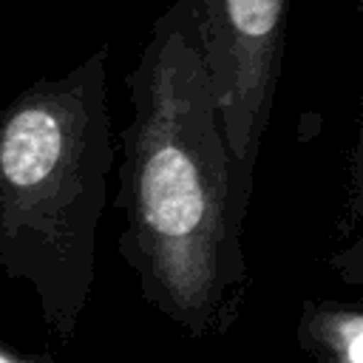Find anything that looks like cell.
<instances>
[{
	"label": "cell",
	"instance_id": "cell-1",
	"mask_svg": "<svg viewBox=\"0 0 363 363\" xmlns=\"http://www.w3.org/2000/svg\"><path fill=\"white\" fill-rule=\"evenodd\" d=\"M128 85V258L173 318L207 323L230 278L233 156L218 125L196 0H173L156 17Z\"/></svg>",
	"mask_w": 363,
	"mask_h": 363
},
{
	"label": "cell",
	"instance_id": "cell-6",
	"mask_svg": "<svg viewBox=\"0 0 363 363\" xmlns=\"http://www.w3.org/2000/svg\"><path fill=\"white\" fill-rule=\"evenodd\" d=\"M357 9H363V0H357Z\"/></svg>",
	"mask_w": 363,
	"mask_h": 363
},
{
	"label": "cell",
	"instance_id": "cell-4",
	"mask_svg": "<svg viewBox=\"0 0 363 363\" xmlns=\"http://www.w3.org/2000/svg\"><path fill=\"white\" fill-rule=\"evenodd\" d=\"M315 337L326 363H363V312H318Z\"/></svg>",
	"mask_w": 363,
	"mask_h": 363
},
{
	"label": "cell",
	"instance_id": "cell-5",
	"mask_svg": "<svg viewBox=\"0 0 363 363\" xmlns=\"http://www.w3.org/2000/svg\"><path fill=\"white\" fill-rule=\"evenodd\" d=\"M0 363H54V357L45 352H20L0 337Z\"/></svg>",
	"mask_w": 363,
	"mask_h": 363
},
{
	"label": "cell",
	"instance_id": "cell-3",
	"mask_svg": "<svg viewBox=\"0 0 363 363\" xmlns=\"http://www.w3.org/2000/svg\"><path fill=\"white\" fill-rule=\"evenodd\" d=\"M289 0H196L199 40L233 162L247 164L275 96Z\"/></svg>",
	"mask_w": 363,
	"mask_h": 363
},
{
	"label": "cell",
	"instance_id": "cell-2",
	"mask_svg": "<svg viewBox=\"0 0 363 363\" xmlns=\"http://www.w3.org/2000/svg\"><path fill=\"white\" fill-rule=\"evenodd\" d=\"M111 162L108 45L0 111V269L34 292L60 343L91 295Z\"/></svg>",
	"mask_w": 363,
	"mask_h": 363
}]
</instances>
